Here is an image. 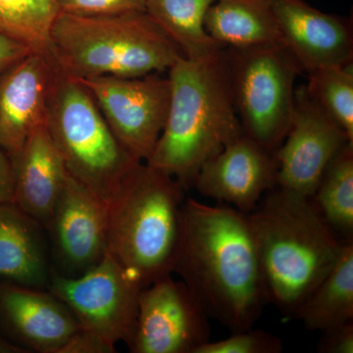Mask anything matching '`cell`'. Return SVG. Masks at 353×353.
Masks as SVG:
<instances>
[{
	"mask_svg": "<svg viewBox=\"0 0 353 353\" xmlns=\"http://www.w3.org/2000/svg\"><path fill=\"white\" fill-rule=\"evenodd\" d=\"M172 274L232 333L252 328L268 303L248 216L227 204L185 199Z\"/></svg>",
	"mask_w": 353,
	"mask_h": 353,
	"instance_id": "1",
	"label": "cell"
},
{
	"mask_svg": "<svg viewBox=\"0 0 353 353\" xmlns=\"http://www.w3.org/2000/svg\"><path fill=\"white\" fill-rule=\"evenodd\" d=\"M222 51L199 60L182 57L168 70V114L145 163L185 190L192 189L205 162L243 134Z\"/></svg>",
	"mask_w": 353,
	"mask_h": 353,
	"instance_id": "2",
	"label": "cell"
},
{
	"mask_svg": "<svg viewBox=\"0 0 353 353\" xmlns=\"http://www.w3.org/2000/svg\"><path fill=\"white\" fill-rule=\"evenodd\" d=\"M248 216L268 303L294 319L336 264L345 241L325 223L310 199L279 187L266 192Z\"/></svg>",
	"mask_w": 353,
	"mask_h": 353,
	"instance_id": "3",
	"label": "cell"
},
{
	"mask_svg": "<svg viewBox=\"0 0 353 353\" xmlns=\"http://www.w3.org/2000/svg\"><path fill=\"white\" fill-rule=\"evenodd\" d=\"M48 53L69 78L141 77L168 71L183 57L145 11L102 16L60 12Z\"/></svg>",
	"mask_w": 353,
	"mask_h": 353,
	"instance_id": "4",
	"label": "cell"
},
{
	"mask_svg": "<svg viewBox=\"0 0 353 353\" xmlns=\"http://www.w3.org/2000/svg\"><path fill=\"white\" fill-rule=\"evenodd\" d=\"M183 201L180 183L143 162L106 204L108 253L141 288L172 274Z\"/></svg>",
	"mask_w": 353,
	"mask_h": 353,
	"instance_id": "5",
	"label": "cell"
},
{
	"mask_svg": "<svg viewBox=\"0 0 353 353\" xmlns=\"http://www.w3.org/2000/svg\"><path fill=\"white\" fill-rule=\"evenodd\" d=\"M46 127L67 172L105 205L143 163L116 138L85 85L60 71Z\"/></svg>",
	"mask_w": 353,
	"mask_h": 353,
	"instance_id": "6",
	"label": "cell"
},
{
	"mask_svg": "<svg viewBox=\"0 0 353 353\" xmlns=\"http://www.w3.org/2000/svg\"><path fill=\"white\" fill-rule=\"evenodd\" d=\"M222 52L243 134L274 154L292 123L301 67L281 43Z\"/></svg>",
	"mask_w": 353,
	"mask_h": 353,
	"instance_id": "7",
	"label": "cell"
},
{
	"mask_svg": "<svg viewBox=\"0 0 353 353\" xmlns=\"http://www.w3.org/2000/svg\"><path fill=\"white\" fill-rule=\"evenodd\" d=\"M141 284L110 255L83 275L52 272L48 290L70 309L80 329L116 347H130L138 318Z\"/></svg>",
	"mask_w": 353,
	"mask_h": 353,
	"instance_id": "8",
	"label": "cell"
},
{
	"mask_svg": "<svg viewBox=\"0 0 353 353\" xmlns=\"http://www.w3.org/2000/svg\"><path fill=\"white\" fill-rule=\"evenodd\" d=\"M77 81L92 95L116 138L134 157L145 162L166 122L170 104L169 79L155 73Z\"/></svg>",
	"mask_w": 353,
	"mask_h": 353,
	"instance_id": "9",
	"label": "cell"
},
{
	"mask_svg": "<svg viewBox=\"0 0 353 353\" xmlns=\"http://www.w3.org/2000/svg\"><path fill=\"white\" fill-rule=\"evenodd\" d=\"M208 315L173 274L139 292L138 318L130 352L194 353L210 336Z\"/></svg>",
	"mask_w": 353,
	"mask_h": 353,
	"instance_id": "10",
	"label": "cell"
},
{
	"mask_svg": "<svg viewBox=\"0 0 353 353\" xmlns=\"http://www.w3.org/2000/svg\"><path fill=\"white\" fill-rule=\"evenodd\" d=\"M348 143H353L313 101L305 85L297 88L289 131L274 153L276 187L310 199L333 158Z\"/></svg>",
	"mask_w": 353,
	"mask_h": 353,
	"instance_id": "11",
	"label": "cell"
},
{
	"mask_svg": "<svg viewBox=\"0 0 353 353\" xmlns=\"http://www.w3.org/2000/svg\"><path fill=\"white\" fill-rule=\"evenodd\" d=\"M46 229L58 275L79 277L108 254L106 205L69 173Z\"/></svg>",
	"mask_w": 353,
	"mask_h": 353,
	"instance_id": "12",
	"label": "cell"
},
{
	"mask_svg": "<svg viewBox=\"0 0 353 353\" xmlns=\"http://www.w3.org/2000/svg\"><path fill=\"white\" fill-rule=\"evenodd\" d=\"M277 185V161L245 134L203 164L194 180L201 196L252 212L266 192Z\"/></svg>",
	"mask_w": 353,
	"mask_h": 353,
	"instance_id": "13",
	"label": "cell"
},
{
	"mask_svg": "<svg viewBox=\"0 0 353 353\" xmlns=\"http://www.w3.org/2000/svg\"><path fill=\"white\" fill-rule=\"evenodd\" d=\"M58 72L48 52L32 51L0 76V148L9 157L46 125Z\"/></svg>",
	"mask_w": 353,
	"mask_h": 353,
	"instance_id": "14",
	"label": "cell"
},
{
	"mask_svg": "<svg viewBox=\"0 0 353 353\" xmlns=\"http://www.w3.org/2000/svg\"><path fill=\"white\" fill-rule=\"evenodd\" d=\"M282 44L301 71L352 63V26L303 0H270Z\"/></svg>",
	"mask_w": 353,
	"mask_h": 353,
	"instance_id": "15",
	"label": "cell"
},
{
	"mask_svg": "<svg viewBox=\"0 0 353 353\" xmlns=\"http://www.w3.org/2000/svg\"><path fill=\"white\" fill-rule=\"evenodd\" d=\"M0 321L26 352L59 353L80 329L60 299L48 290L0 285Z\"/></svg>",
	"mask_w": 353,
	"mask_h": 353,
	"instance_id": "16",
	"label": "cell"
},
{
	"mask_svg": "<svg viewBox=\"0 0 353 353\" xmlns=\"http://www.w3.org/2000/svg\"><path fill=\"white\" fill-rule=\"evenodd\" d=\"M10 159L14 172L13 203L48 226L68 172L46 125L32 132L20 152Z\"/></svg>",
	"mask_w": 353,
	"mask_h": 353,
	"instance_id": "17",
	"label": "cell"
},
{
	"mask_svg": "<svg viewBox=\"0 0 353 353\" xmlns=\"http://www.w3.org/2000/svg\"><path fill=\"white\" fill-rule=\"evenodd\" d=\"M51 274L46 227L15 203L0 204V282L48 290Z\"/></svg>",
	"mask_w": 353,
	"mask_h": 353,
	"instance_id": "18",
	"label": "cell"
},
{
	"mask_svg": "<svg viewBox=\"0 0 353 353\" xmlns=\"http://www.w3.org/2000/svg\"><path fill=\"white\" fill-rule=\"evenodd\" d=\"M204 27L223 50L282 44L270 0H215Z\"/></svg>",
	"mask_w": 353,
	"mask_h": 353,
	"instance_id": "19",
	"label": "cell"
},
{
	"mask_svg": "<svg viewBox=\"0 0 353 353\" xmlns=\"http://www.w3.org/2000/svg\"><path fill=\"white\" fill-rule=\"evenodd\" d=\"M294 319L324 332L353 320V240L345 241L333 268L311 292Z\"/></svg>",
	"mask_w": 353,
	"mask_h": 353,
	"instance_id": "20",
	"label": "cell"
},
{
	"mask_svg": "<svg viewBox=\"0 0 353 353\" xmlns=\"http://www.w3.org/2000/svg\"><path fill=\"white\" fill-rule=\"evenodd\" d=\"M215 0H145V12L192 60L212 57L222 48L204 27L206 13Z\"/></svg>",
	"mask_w": 353,
	"mask_h": 353,
	"instance_id": "21",
	"label": "cell"
},
{
	"mask_svg": "<svg viewBox=\"0 0 353 353\" xmlns=\"http://www.w3.org/2000/svg\"><path fill=\"white\" fill-rule=\"evenodd\" d=\"M310 201L336 236L353 240V143L336 153Z\"/></svg>",
	"mask_w": 353,
	"mask_h": 353,
	"instance_id": "22",
	"label": "cell"
},
{
	"mask_svg": "<svg viewBox=\"0 0 353 353\" xmlns=\"http://www.w3.org/2000/svg\"><path fill=\"white\" fill-rule=\"evenodd\" d=\"M59 13L55 0H0V34L48 52L51 26Z\"/></svg>",
	"mask_w": 353,
	"mask_h": 353,
	"instance_id": "23",
	"label": "cell"
},
{
	"mask_svg": "<svg viewBox=\"0 0 353 353\" xmlns=\"http://www.w3.org/2000/svg\"><path fill=\"white\" fill-rule=\"evenodd\" d=\"M308 94L353 143L352 63L308 72Z\"/></svg>",
	"mask_w": 353,
	"mask_h": 353,
	"instance_id": "24",
	"label": "cell"
},
{
	"mask_svg": "<svg viewBox=\"0 0 353 353\" xmlns=\"http://www.w3.org/2000/svg\"><path fill=\"white\" fill-rule=\"evenodd\" d=\"M283 348L279 336L252 327L233 332L232 336L223 340L209 341L194 353H280Z\"/></svg>",
	"mask_w": 353,
	"mask_h": 353,
	"instance_id": "25",
	"label": "cell"
},
{
	"mask_svg": "<svg viewBox=\"0 0 353 353\" xmlns=\"http://www.w3.org/2000/svg\"><path fill=\"white\" fill-rule=\"evenodd\" d=\"M60 12L79 16L114 15L145 11V0H55Z\"/></svg>",
	"mask_w": 353,
	"mask_h": 353,
	"instance_id": "26",
	"label": "cell"
},
{
	"mask_svg": "<svg viewBox=\"0 0 353 353\" xmlns=\"http://www.w3.org/2000/svg\"><path fill=\"white\" fill-rule=\"evenodd\" d=\"M317 350L321 353H353L352 321L322 332Z\"/></svg>",
	"mask_w": 353,
	"mask_h": 353,
	"instance_id": "27",
	"label": "cell"
},
{
	"mask_svg": "<svg viewBox=\"0 0 353 353\" xmlns=\"http://www.w3.org/2000/svg\"><path fill=\"white\" fill-rule=\"evenodd\" d=\"M115 348L99 336L79 329L59 353H112L115 352Z\"/></svg>",
	"mask_w": 353,
	"mask_h": 353,
	"instance_id": "28",
	"label": "cell"
},
{
	"mask_svg": "<svg viewBox=\"0 0 353 353\" xmlns=\"http://www.w3.org/2000/svg\"><path fill=\"white\" fill-rule=\"evenodd\" d=\"M32 51L36 50L17 39L0 34V76Z\"/></svg>",
	"mask_w": 353,
	"mask_h": 353,
	"instance_id": "29",
	"label": "cell"
},
{
	"mask_svg": "<svg viewBox=\"0 0 353 353\" xmlns=\"http://www.w3.org/2000/svg\"><path fill=\"white\" fill-rule=\"evenodd\" d=\"M14 172L12 161L0 148V204L13 203Z\"/></svg>",
	"mask_w": 353,
	"mask_h": 353,
	"instance_id": "30",
	"label": "cell"
}]
</instances>
